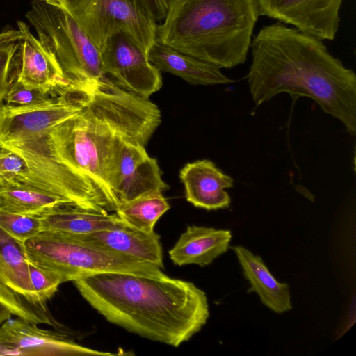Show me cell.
I'll return each mask as SVG.
<instances>
[{"instance_id": "9c48e42d", "label": "cell", "mask_w": 356, "mask_h": 356, "mask_svg": "<svg viewBox=\"0 0 356 356\" xmlns=\"http://www.w3.org/2000/svg\"><path fill=\"white\" fill-rule=\"evenodd\" d=\"M100 54L104 73L120 88L143 99L161 89V71L123 32L111 35Z\"/></svg>"}, {"instance_id": "7402d4cb", "label": "cell", "mask_w": 356, "mask_h": 356, "mask_svg": "<svg viewBox=\"0 0 356 356\" xmlns=\"http://www.w3.org/2000/svg\"><path fill=\"white\" fill-rule=\"evenodd\" d=\"M170 209L162 192L142 195L118 205L115 213L128 226L145 232H153L160 218Z\"/></svg>"}, {"instance_id": "8992f818", "label": "cell", "mask_w": 356, "mask_h": 356, "mask_svg": "<svg viewBox=\"0 0 356 356\" xmlns=\"http://www.w3.org/2000/svg\"><path fill=\"white\" fill-rule=\"evenodd\" d=\"M24 244L29 263L58 275L63 282L112 272L167 276L156 265L95 246L74 234L42 230Z\"/></svg>"}, {"instance_id": "cb8c5ba5", "label": "cell", "mask_w": 356, "mask_h": 356, "mask_svg": "<svg viewBox=\"0 0 356 356\" xmlns=\"http://www.w3.org/2000/svg\"><path fill=\"white\" fill-rule=\"evenodd\" d=\"M29 173L26 160L7 148H0V179L20 181Z\"/></svg>"}, {"instance_id": "44dd1931", "label": "cell", "mask_w": 356, "mask_h": 356, "mask_svg": "<svg viewBox=\"0 0 356 356\" xmlns=\"http://www.w3.org/2000/svg\"><path fill=\"white\" fill-rule=\"evenodd\" d=\"M67 204H73L41 188L18 181L0 179V208L6 211L39 216L54 207Z\"/></svg>"}, {"instance_id": "e0dca14e", "label": "cell", "mask_w": 356, "mask_h": 356, "mask_svg": "<svg viewBox=\"0 0 356 356\" xmlns=\"http://www.w3.org/2000/svg\"><path fill=\"white\" fill-rule=\"evenodd\" d=\"M232 238L229 230L213 227L188 226L168 254L177 266L210 264L229 248Z\"/></svg>"}, {"instance_id": "ac0fdd59", "label": "cell", "mask_w": 356, "mask_h": 356, "mask_svg": "<svg viewBox=\"0 0 356 356\" xmlns=\"http://www.w3.org/2000/svg\"><path fill=\"white\" fill-rule=\"evenodd\" d=\"M149 60L160 71L179 76L193 85L213 86L234 82L219 67L154 42L148 53Z\"/></svg>"}, {"instance_id": "4316f807", "label": "cell", "mask_w": 356, "mask_h": 356, "mask_svg": "<svg viewBox=\"0 0 356 356\" xmlns=\"http://www.w3.org/2000/svg\"><path fill=\"white\" fill-rule=\"evenodd\" d=\"M19 41L0 45V103L4 100L11 82L10 74L15 64Z\"/></svg>"}, {"instance_id": "52a82bcc", "label": "cell", "mask_w": 356, "mask_h": 356, "mask_svg": "<svg viewBox=\"0 0 356 356\" xmlns=\"http://www.w3.org/2000/svg\"><path fill=\"white\" fill-rule=\"evenodd\" d=\"M101 51L108 38L125 33L146 54L156 42L157 22L138 0H63L60 5Z\"/></svg>"}, {"instance_id": "9a60e30c", "label": "cell", "mask_w": 356, "mask_h": 356, "mask_svg": "<svg viewBox=\"0 0 356 356\" xmlns=\"http://www.w3.org/2000/svg\"><path fill=\"white\" fill-rule=\"evenodd\" d=\"M23 350L24 356L113 355L81 346L63 334L38 327L22 318H8L1 325Z\"/></svg>"}, {"instance_id": "4dcf8cb0", "label": "cell", "mask_w": 356, "mask_h": 356, "mask_svg": "<svg viewBox=\"0 0 356 356\" xmlns=\"http://www.w3.org/2000/svg\"><path fill=\"white\" fill-rule=\"evenodd\" d=\"M13 315L10 310L1 302H0V326L6 321L8 318H11Z\"/></svg>"}, {"instance_id": "2e32d148", "label": "cell", "mask_w": 356, "mask_h": 356, "mask_svg": "<svg viewBox=\"0 0 356 356\" xmlns=\"http://www.w3.org/2000/svg\"><path fill=\"white\" fill-rule=\"evenodd\" d=\"M79 239L95 246L163 268L160 236L126 224L88 234H74Z\"/></svg>"}, {"instance_id": "3957f363", "label": "cell", "mask_w": 356, "mask_h": 356, "mask_svg": "<svg viewBox=\"0 0 356 356\" xmlns=\"http://www.w3.org/2000/svg\"><path fill=\"white\" fill-rule=\"evenodd\" d=\"M86 301L108 322L174 347L188 341L209 316L206 293L193 283L103 273L73 281Z\"/></svg>"}, {"instance_id": "f1b7e54d", "label": "cell", "mask_w": 356, "mask_h": 356, "mask_svg": "<svg viewBox=\"0 0 356 356\" xmlns=\"http://www.w3.org/2000/svg\"><path fill=\"white\" fill-rule=\"evenodd\" d=\"M6 355L24 356V353L11 337L0 326V356Z\"/></svg>"}, {"instance_id": "6da1fadb", "label": "cell", "mask_w": 356, "mask_h": 356, "mask_svg": "<svg viewBox=\"0 0 356 356\" xmlns=\"http://www.w3.org/2000/svg\"><path fill=\"white\" fill-rule=\"evenodd\" d=\"M149 99L134 95L111 79L88 94L82 109L49 131L0 144L42 168H66L92 184L114 207L108 186L114 154L127 140L145 146L161 123Z\"/></svg>"}, {"instance_id": "277c9868", "label": "cell", "mask_w": 356, "mask_h": 356, "mask_svg": "<svg viewBox=\"0 0 356 356\" xmlns=\"http://www.w3.org/2000/svg\"><path fill=\"white\" fill-rule=\"evenodd\" d=\"M257 0H168L156 41L178 51L229 69L247 60Z\"/></svg>"}, {"instance_id": "83f0119b", "label": "cell", "mask_w": 356, "mask_h": 356, "mask_svg": "<svg viewBox=\"0 0 356 356\" xmlns=\"http://www.w3.org/2000/svg\"><path fill=\"white\" fill-rule=\"evenodd\" d=\"M147 13L156 22H162L165 16L168 0H138Z\"/></svg>"}, {"instance_id": "30bf717a", "label": "cell", "mask_w": 356, "mask_h": 356, "mask_svg": "<svg viewBox=\"0 0 356 356\" xmlns=\"http://www.w3.org/2000/svg\"><path fill=\"white\" fill-rule=\"evenodd\" d=\"M90 91L58 95L33 105L0 103V144L49 131L78 113Z\"/></svg>"}, {"instance_id": "f546056e", "label": "cell", "mask_w": 356, "mask_h": 356, "mask_svg": "<svg viewBox=\"0 0 356 356\" xmlns=\"http://www.w3.org/2000/svg\"><path fill=\"white\" fill-rule=\"evenodd\" d=\"M22 38L20 31L15 29H8L0 33V45L10 42H18Z\"/></svg>"}, {"instance_id": "d6986e66", "label": "cell", "mask_w": 356, "mask_h": 356, "mask_svg": "<svg viewBox=\"0 0 356 356\" xmlns=\"http://www.w3.org/2000/svg\"><path fill=\"white\" fill-rule=\"evenodd\" d=\"M250 287L248 292H255L261 302L275 313L282 314L292 309L289 286L279 282L271 274L261 258L246 248H232Z\"/></svg>"}, {"instance_id": "5bb4252c", "label": "cell", "mask_w": 356, "mask_h": 356, "mask_svg": "<svg viewBox=\"0 0 356 356\" xmlns=\"http://www.w3.org/2000/svg\"><path fill=\"white\" fill-rule=\"evenodd\" d=\"M179 177L184 186L188 202L207 210L227 209L231 199L225 191L233 187V179L208 159L186 163Z\"/></svg>"}, {"instance_id": "ba28073f", "label": "cell", "mask_w": 356, "mask_h": 356, "mask_svg": "<svg viewBox=\"0 0 356 356\" xmlns=\"http://www.w3.org/2000/svg\"><path fill=\"white\" fill-rule=\"evenodd\" d=\"M29 266L24 242L0 227V302L18 318L57 327L47 303L39 298L33 286Z\"/></svg>"}, {"instance_id": "603a6c76", "label": "cell", "mask_w": 356, "mask_h": 356, "mask_svg": "<svg viewBox=\"0 0 356 356\" xmlns=\"http://www.w3.org/2000/svg\"><path fill=\"white\" fill-rule=\"evenodd\" d=\"M0 227L13 238L22 242L42 231L38 216L22 214L0 208Z\"/></svg>"}, {"instance_id": "7a4b0ae2", "label": "cell", "mask_w": 356, "mask_h": 356, "mask_svg": "<svg viewBox=\"0 0 356 356\" xmlns=\"http://www.w3.org/2000/svg\"><path fill=\"white\" fill-rule=\"evenodd\" d=\"M250 48L247 78L257 106L282 92L305 96L356 134V75L322 40L277 22L264 26Z\"/></svg>"}, {"instance_id": "8fae6325", "label": "cell", "mask_w": 356, "mask_h": 356, "mask_svg": "<svg viewBox=\"0 0 356 356\" xmlns=\"http://www.w3.org/2000/svg\"><path fill=\"white\" fill-rule=\"evenodd\" d=\"M145 147L127 140L113 157L108 185L118 205L146 193L169 188L161 177L156 159L149 156Z\"/></svg>"}, {"instance_id": "ffe728a7", "label": "cell", "mask_w": 356, "mask_h": 356, "mask_svg": "<svg viewBox=\"0 0 356 356\" xmlns=\"http://www.w3.org/2000/svg\"><path fill=\"white\" fill-rule=\"evenodd\" d=\"M42 230L88 234L120 227L125 223L115 214L86 209L67 204L40 214Z\"/></svg>"}, {"instance_id": "484cf974", "label": "cell", "mask_w": 356, "mask_h": 356, "mask_svg": "<svg viewBox=\"0 0 356 356\" xmlns=\"http://www.w3.org/2000/svg\"><path fill=\"white\" fill-rule=\"evenodd\" d=\"M53 96L40 90L28 88L15 80L11 83L6 95V104L33 105L48 101Z\"/></svg>"}, {"instance_id": "7c38bea8", "label": "cell", "mask_w": 356, "mask_h": 356, "mask_svg": "<svg viewBox=\"0 0 356 356\" xmlns=\"http://www.w3.org/2000/svg\"><path fill=\"white\" fill-rule=\"evenodd\" d=\"M260 15L290 24L322 40H334L343 0H257Z\"/></svg>"}, {"instance_id": "1f68e13d", "label": "cell", "mask_w": 356, "mask_h": 356, "mask_svg": "<svg viewBox=\"0 0 356 356\" xmlns=\"http://www.w3.org/2000/svg\"><path fill=\"white\" fill-rule=\"evenodd\" d=\"M48 3L60 5L63 0H44Z\"/></svg>"}, {"instance_id": "4fadbf2b", "label": "cell", "mask_w": 356, "mask_h": 356, "mask_svg": "<svg viewBox=\"0 0 356 356\" xmlns=\"http://www.w3.org/2000/svg\"><path fill=\"white\" fill-rule=\"evenodd\" d=\"M17 26L22 38L17 52L16 80L28 88L53 97L72 92L58 65L38 38L32 34L27 24L18 21Z\"/></svg>"}, {"instance_id": "d4e9b609", "label": "cell", "mask_w": 356, "mask_h": 356, "mask_svg": "<svg viewBox=\"0 0 356 356\" xmlns=\"http://www.w3.org/2000/svg\"><path fill=\"white\" fill-rule=\"evenodd\" d=\"M29 275L33 286L39 298L47 303L63 283L62 279L56 274L45 270L29 263Z\"/></svg>"}, {"instance_id": "5b68a950", "label": "cell", "mask_w": 356, "mask_h": 356, "mask_svg": "<svg viewBox=\"0 0 356 356\" xmlns=\"http://www.w3.org/2000/svg\"><path fill=\"white\" fill-rule=\"evenodd\" d=\"M26 17L71 92L90 91L110 79L102 70L99 49L62 6L33 0Z\"/></svg>"}]
</instances>
